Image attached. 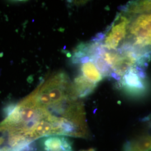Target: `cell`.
Masks as SVG:
<instances>
[{"mask_svg":"<svg viewBox=\"0 0 151 151\" xmlns=\"http://www.w3.org/2000/svg\"><path fill=\"white\" fill-rule=\"evenodd\" d=\"M125 12L129 16V24L125 40L117 51L131 50L140 60L147 61L151 54V10Z\"/></svg>","mask_w":151,"mask_h":151,"instance_id":"obj_1","label":"cell"},{"mask_svg":"<svg viewBox=\"0 0 151 151\" xmlns=\"http://www.w3.org/2000/svg\"><path fill=\"white\" fill-rule=\"evenodd\" d=\"M129 22L128 14L123 10L116 16L107 30L103 34H98L93 40L99 42L108 50H118L125 40Z\"/></svg>","mask_w":151,"mask_h":151,"instance_id":"obj_2","label":"cell"},{"mask_svg":"<svg viewBox=\"0 0 151 151\" xmlns=\"http://www.w3.org/2000/svg\"><path fill=\"white\" fill-rule=\"evenodd\" d=\"M144 78V72L142 67H132L122 77L120 86L130 95H138L145 90Z\"/></svg>","mask_w":151,"mask_h":151,"instance_id":"obj_3","label":"cell"},{"mask_svg":"<svg viewBox=\"0 0 151 151\" xmlns=\"http://www.w3.org/2000/svg\"><path fill=\"white\" fill-rule=\"evenodd\" d=\"M38 148L44 151H72V143L67 137L51 135L34 141Z\"/></svg>","mask_w":151,"mask_h":151,"instance_id":"obj_4","label":"cell"},{"mask_svg":"<svg viewBox=\"0 0 151 151\" xmlns=\"http://www.w3.org/2000/svg\"><path fill=\"white\" fill-rule=\"evenodd\" d=\"M75 63L79 64L81 75L86 79L97 85L103 79L93 62L88 57H84L73 61Z\"/></svg>","mask_w":151,"mask_h":151,"instance_id":"obj_5","label":"cell"},{"mask_svg":"<svg viewBox=\"0 0 151 151\" xmlns=\"http://www.w3.org/2000/svg\"><path fill=\"white\" fill-rule=\"evenodd\" d=\"M73 85L76 94L79 99L89 95L96 87V84L88 80L81 74L76 77Z\"/></svg>","mask_w":151,"mask_h":151,"instance_id":"obj_6","label":"cell"},{"mask_svg":"<svg viewBox=\"0 0 151 151\" xmlns=\"http://www.w3.org/2000/svg\"><path fill=\"white\" fill-rule=\"evenodd\" d=\"M0 151H10L5 134L0 128Z\"/></svg>","mask_w":151,"mask_h":151,"instance_id":"obj_7","label":"cell"},{"mask_svg":"<svg viewBox=\"0 0 151 151\" xmlns=\"http://www.w3.org/2000/svg\"><path fill=\"white\" fill-rule=\"evenodd\" d=\"M22 151H44L40 149H39L36 145L35 144L34 142H32L30 144L27 145L26 147H25Z\"/></svg>","mask_w":151,"mask_h":151,"instance_id":"obj_8","label":"cell"},{"mask_svg":"<svg viewBox=\"0 0 151 151\" xmlns=\"http://www.w3.org/2000/svg\"><path fill=\"white\" fill-rule=\"evenodd\" d=\"M145 143L147 149L149 151L151 150V137L145 138Z\"/></svg>","mask_w":151,"mask_h":151,"instance_id":"obj_9","label":"cell"}]
</instances>
